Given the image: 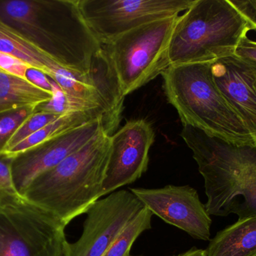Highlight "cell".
Listing matches in <instances>:
<instances>
[{
  "label": "cell",
  "instance_id": "1",
  "mask_svg": "<svg viewBox=\"0 0 256 256\" xmlns=\"http://www.w3.org/2000/svg\"><path fill=\"white\" fill-rule=\"evenodd\" d=\"M180 136L192 150L204 181L210 216H256V147L236 145L183 126Z\"/></svg>",
  "mask_w": 256,
  "mask_h": 256
},
{
  "label": "cell",
  "instance_id": "2",
  "mask_svg": "<svg viewBox=\"0 0 256 256\" xmlns=\"http://www.w3.org/2000/svg\"><path fill=\"white\" fill-rule=\"evenodd\" d=\"M110 145L111 135L102 132L58 165L38 176L22 198L67 226L102 198Z\"/></svg>",
  "mask_w": 256,
  "mask_h": 256
},
{
  "label": "cell",
  "instance_id": "3",
  "mask_svg": "<svg viewBox=\"0 0 256 256\" xmlns=\"http://www.w3.org/2000/svg\"><path fill=\"white\" fill-rule=\"evenodd\" d=\"M213 62L171 66L162 73L168 102L183 126L236 145L256 147V138L214 81Z\"/></svg>",
  "mask_w": 256,
  "mask_h": 256
},
{
  "label": "cell",
  "instance_id": "4",
  "mask_svg": "<svg viewBox=\"0 0 256 256\" xmlns=\"http://www.w3.org/2000/svg\"><path fill=\"white\" fill-rule=\"evenodd\" d=\"M249 31L228 0H195L179 16L168 48L170 66L233 55Z\"/></svg>",
  "mask_w": 256,
  "mask_h": 256
},
{
  "label": "cell",
  "instance_id": "5",
  "mask_svg": "<svg viewBox=\"0 0 256 256\" xmlns=\"http://www.w3.org/2000/svg\"><path fill=\"white\" fill-rule=\"evenodd\" d=\"M179 16L140 26L103 45L124 97L170 67L168 48Z\"/></svg>",
  "mask_w": 256,
  "mask_h": 256
},
{
  "label": "cell",
  "instance_id": "6",
  "mask_svg": "<svg viewBox=\"0 0 256 256\" xmlns=\"http://www.w3.org/2000/svg\"><path fill=\"white\" fill-rule=\"evenodd\" d=\"M0 18L50 54L60 66L74 70L80 59L79 30L56 1L0 2Z\"/></svg>",
  "mask_w": 256,
  "mask_h": 256
},
{
  "label": "cell",
  "instance_id": "7",
  "mask_svg": "<svg viewBox=\"0 0 256 256\" xmlns=\"http://www.w3.org/2000/svg\"><path fill=\"white\" fill-rule=\"evenodd\" d=\"M64 229L25 200L0 207V256H66Z\"/></svg>",
  "mask_w": 256,
  "mask_h": 256
},
{
  "label": "cell",
  "instance_id": "8",
  "mask_svg": "<svg viewBox=\"0 0 256 256\" xmlns=\"http://www.w3.org/2000/svg\"><path fill=\"white\" fill-rule=\"evenodd\" d=\"M195 0H79L86 22L102 45L130 30L180 15Z\"/></svg>",
  "mask_w": 256,
  "mask_h": 256
},
{
  "label": "cell",
  "instance_id": "9",
  "mask_svg": "<svg viewBox=\"0 0 256 256\" xmlns=\"http://www.w3.org/2000/svg\"><path fill=\"white\" fill-rule=\"evenodd\" d=\"M144 208L130 190L115 191L86 212L84 231L75 243L68 242L66 256H104L124 228Z\"/></svg>",
  "mask_w": 256,
  "mask_h": 256
},
{
  "label": "cell",
  "instance_id": "10",
  "mask_svg": "<svg viewBox=\"0 0 256 256\" xmlns=\"http://www.w3.org/2000/svg\"><path fill=\"white\" fill-rule=\"evenodd\" d=\"M130 189L148 210L164 222L194 238L210 240L212 219L194 188L168 185L158 189Z\"/></svg>",
  "mask_w": 256,
  "mask_h": 256
},
{
  "label": "cell",
  "instance_id": "11",
  "mask_svg": "<svg viewBox=\"0 0 256 256\" xmlns=\"http://www.w3.org/2000/svg\"><path fill=\"white\" fill-rule=\"evenodd\" d=\"M154 132L146 120H131L111 136L102 197L136 181L148 170Z\"/></svg>",
  "mask_w": 256,
  "mask_h": 256
},
{
  "label": "cell",
  "instance_id": "12",
  "mask_svg": "<svg viewBox=\"0 0 256 256\" xmlns=\"http://www.w3.org/2000/svg\"><path fill=\"white\" fill-rule=\"evenodd\" d=\"M103 132L111 135L103 119H98L13 157L12 173L18 192L22 195L38 176L58 165Z\"/></svg>",
  "mask_w": 256,
  "mask_h": 256
},
{
  "label": "cell",
  "instance_id": "13",
  "mask_svg": "<svg viewBox=\"0 0 256 256\" xmlns=\"http://www.w3.org/2000/svg\"><path fill=\"white\" fill-rule=\"evenodd\" d=\"M214 81L256 138V91L250 63L228 56L212 63Z\"/></svg>",
  "mask_w": 256,
  "mask_h": 256
},
{
  "label": "cell",
  "instance_id": "14",
  "mask_svg": "<svg viewBox=\"0 0 256 256\" xmlns=\"http://www.w3.org/2000/svg\"><path fill=\"white\" fill-rule=\"evenodd\" d=\"M204 250L206 256H256V216L220 231Z\"/></svg>",
  "mask_w": 256,
  "mask_h": 256
},
{
  "label": "cell",
  "instance_id": "15",
  "mask_svg": "<svg viewBox=\"0 0 256 256\" xmlns=\"http://www.w3.org/2000/svg\"><path fill=\"white\" fill-rule=\"evenodd\" d=\"M0 51L18 57L46 75L58 62L32 41L0 18Z\"/></svg>",
  "mask_w": 256,
  "mask_h": 256
},
{
  "label": "cell",
  "instance_id": "16",
  "mask_svg": "<svg viewBox=\"0 0 256 256\" xmlns=\"http://www.w3.org/2000/svg\"><path fill=\"white\" fill-rule=\"evenodd\" d=\"M52 93L0 69V114L26 107H37L48 102Z\"/></svg>",
  "mask_w": 256,
  "mask_h": 256
},
{
  "label": "cell",
  "instance_id": "17",
  "mask_svg": "<svg viewBox=\"0 0 256 256\" xmlns=\"http://www.w3.org/2000/svg\"><path fill=\"white\" fill-rule=\"evenodd\" d=\"M152 216L153 213L144 207L120 233L104 256H129L136 240L152 228Z\"/></svg>",
  "mask_w": 256,
  "mask_h": 256
},
{
  "label": "cell",
  "instance_id": "18",
  "mask_svg": "<svg viewBox=\"0 0 256 256\" xmlns=\"http://www.w3.org/2000/svg\"><path fill=\"white\" fill-rule=\"evenodd\" d=\"M51 82H52V97L48 102L38 105L36 108V112H46L56 114V115L62 116L70 113L76 112V111H92V110L87 109L82 104L68 96L60 88V86L52 79H51Z\"/></svg>",
  "mask_w": 256,
  "mask_h": 256
},
{
  "label": "cell",
  "instance_id": "19",
  "mask_svg": "<svg viewBox=\"0 0 256 256\" xmlns=\"http://www.w3.org/2000/svg\"><path fill=\"white\" fill-rule=\"evenodd\" d=\"M13 160L14 158L6 153H0V207L24 201L14 181Z\"/></svg>",
  "mask_w": 256,
  "mask_h": 256
},
{
  "label": "cell",
  "instance_id": "20",
  "mask_svg": "<svg viewBox=\"0 0 256 256\" xmlns=\"http://www.w3.org/2000/svg\"><path fill=\"white\" fill-rule=\"evenodd\" d=\"M36 107H26L0 114V153L22 123L36 112Z\"/></svg>",
  "mask_w": 256,
  "mask_h": 256
},
{
  "label": "cell",
  "instance_id": "21",
  "mask_svg": "<svg viewBox=\"0 0 256 256\" xmlns=\"http://www.w3.org/2000/svg\"><path fill=\"white\" fill-rule=\"evenodd\" d=\"M61 116L46 112H34L22 123L8 142L3 153L8 151L15 146L44 127Z\"/></svg>",
  "mask_w": 256,
  "mask_h": 256
},
{
  "label": "cell",
  "instance_id": "22",
  "mask_svg": "<svg viewBox=\"0 0 256 256\" xmlns=\"http://www.w3.org/2000/svg\"><path fill=\"white\" fill-rule=\"evenodd\" d=\"M31 66L14 56L0 51V69L19 78H26V73Z\"/></svg>",
  "mask_w": 256,
  "mask_h": 256
},
{
  "label": "cell",
  "instance_id": "23",
  "mask_svg": "<svg viewBox=\"0 0 256 256\" xmlns=\"http://www.w3.org/2000/svg\"><path fill=\"white\" fill-rule=\"evenodd\" d=\"M246 21L249 30L256 31V0H228Z\"/></svg>",
  "mask_w": 256,
  "mask_h": 256
},
{
  "label": "cell",
  "instance_id": "24",
  "mask_svg": "<svg viewBox=\"0 0 256 256\" xmlns=\"http://www.w3.org/2000/svg\"><path fill=\"white\" fill-rule=\"evenodd\" d=\"M26 79L36 87L52 93V87L51 79L42 71L30 67L26 73Z\"/></svg>",
  "mask_w": 256,
  "mask_h": 256
},
{
  "label": "cell",
  "instance_id": "25",
  "mask_svg": "<svg viewBox=\"0 0 256 256\" xmlns=\"http://www.w3.org/2000/svg\"><path fill=\"white\" fill-rule=\"evenodd\" d=\"M234 55L256 63V42L248 39V36L244 38L236 48Z\"/></svg>",
  "mask_w": 256,
  "mask_h": 256
},
{
  "label": "cell",
  "instance_id": "26",
  "mask_svg": "<svg viewBox=\"0 0 256 256\" xmlns=\"http://www.w3.org/2000/svg\"><path fill=\"white\" fill-rule=\"evenodd\" d=\"M172 256H206V253L204 249H197V248L194 247L186 251V252H183V253Z\"/></svg>",
  "mask_w": 256,
  "mask_h": 256
},
{
  "label": "cell",
  "instance_id": "27",
  "mask_svg": "<svg viewBox=\"0 0 256 256\" xmlns=\"http://www.w3.org/2000/svg\"><path fill=\"white\" fill-rule=\"evenodd\" d=\"M249 62L250 63L251 66H252V85H254V89H255V90L256 91V63H252V62L250 61Z\"/></svg>",
  "mask_w": 256,
  "mask_h": 256
},
{
  "label": "cell",
  "instance_id": "28",
  "mask_svg": "<svg viewBox=\"0 0 256 256\" xmlns=\"http://www.w3.org/2000/svg\"><path fill=\"white\" fill-rule=\"evenodd\" d=\"M129 256H141V255H130Z\"/></svg>",
  "mask_w": 256,
  "mask_h": 256
}]
</instances>
